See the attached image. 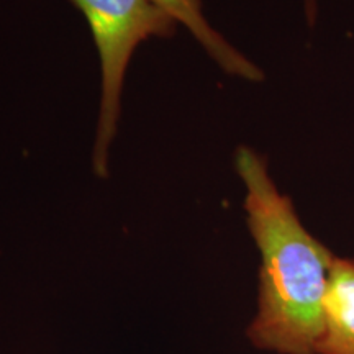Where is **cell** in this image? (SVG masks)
I'll list each match as a JSON object with an SVG mask.
<instances>
[{
  "label": "cell",
  "mask_w": 354,
  "mask_h": 354,
  "mask_svg": "<svg viewBox=\"0 0 354 354\" xmlns=\"http://www.w3.org/2000/svg\"><path fill=\"white\" fill-rule=\"evenodd\" d=\"M304 6H305V13H307L308 21L310 24H313L317 17V0H304Z\"/></svg>",
  "instance_id": "5b68a950"
},
{
  "label": "cell",
  "mask_w": 354,
  "mask_h": 354,
  "mask_svg": "<svg viewBox=\"0 0 354 354\" xmlns=\"http://www.w3.org/2000/svg\"><path fill=\"white\" fill-rule=\"evenodd\" d=\"M84 13L102 68L94 171L107 177L109 148L117 133L120 94L133 51L148 38H171L177 21L153 0H71Z\"/></svg>",
  "instance_id": "7a4b0ae2"
},
{
  "label": "cell",
  "mask_w": 354,
  "mask_h": 354,
  "mask_svg": "<svg viewBox=\"0 0 354 354\" xmlns=\"http://www.w3.org/2000/svg\"><path fill=\"white\" fill-rule=\"evenodd\" d=\"M317 354H354V259H335Z\"/></svg>",
  "instance_id": "3957f363"
},
{
  "label": "cell",
  "mask_w": 354,
  "mask_h": 354,
  "mask_svg": "<svg viewBox=\"0 0 354 354\" xmlns=\"http://www.w3.org/2000/svg\"><path fill=\"white\" fill-rule=\"evenodd\" d=\"M153 2L169 13L177 24H183L228 74L240 76L248 81L263 79V73L209 25L202 13V0H153Z\"/></svg>",
  "instance_id": "277c9868"
},
{
  "label": "cell",
  "mask_w": 354,
  "mask_h": 354,
  "mask_svg": "<svg viewBox=\"0 0 354 354\" xmlns=\"http://www.w3.org/2000/svg\"><path fill=\"white\" fill-rule=\"evenodd\" d=\"M234 165L246 187L248 228L261 256L258 310L246 328L248 339L274 354H317L336 258L304 227L259 154L243 146Z\"/></svg>",
  "instance_id": "6da1fadb"
}]
</instances>
